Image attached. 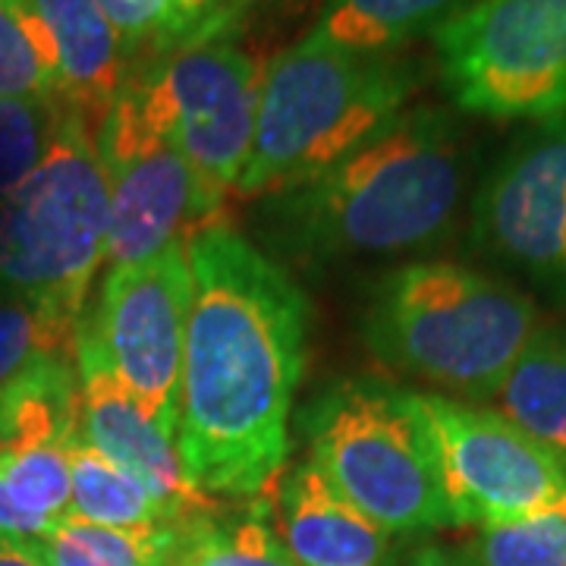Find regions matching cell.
Here are the masks:
<instances>
[{"label": "cell", "instance_id": "obj_1", "mask_svg": "<svg viewBox=\"0 0 566 566\" xmlns=\"http://www.w3.org/2000/svg\"><path fill=\"white\" fill-rule=\"evenodd\" d=\"M186 255L177 450L199 491L255 497L281 475L290 453L286 424L312 308L283 264L230 223L192 237Z\"/></svg>", "mask_w": 566, "mask_h": 566}, {"label": "cell", "instance_id": "obj_31", "mask_svg": "<svg viewBox=\"0 0 566 566\" xmlns=\"http://www.w3.org/2000/svg\"><path fill=\"white\" fill-rule=\"evenodd\" d=\"M249 3H252V0H223V7H221V25H223V29H227L230 22L237 20V17L243 13Z\"/></svg>", "mask_w": 566, "mask_h": 566}, {"label": "cell", "instance_id": "obj_18", "mask_svg": "<svg viewBox=\"0 0 566 566\" xmlns=\"http://www.w3.org/2000/svg\"><path fill=\"white\" fill-rule=\"evenodd\" d=\"M472 0H324L312 39L334 48L390 54L422 35H434Z\"/></svg>", "mask_w": 566, "mask_h": 566}, {"label": "cell", "instance_id": "obj_17", "mask_svg": "<svg viewBox=\"0 0 566 566\" xmlns=\"http://www.w3.org/2000/svg\"><path fill=\"white\" fill-rule=\"evenodd\" d=\"M491 403L566 460V334L538 327Z\"/></svg>", "mask_w": 566, "mask_h": 566}, {"label": "cell", "instance_id": "obj_11", "mask_svg": "<svg viewBox=\"0 0 566 566\" xmlns=\"http://www.w3.org/2000/svg\"><path fill=\"white\" fill-rule=\"evenodd\" d=\"M186 315V245H170L148 262L111 268L92 315H82V327L92 334L120 385L136 397L142 412L170 438H177L180 419Z\"/></svg>", "mask_w": 566, "mask_h": 566}, {"label": "cell", "instance_id": "obj_23", "mask_svg": "<svg viewBox=\"0 0 566 566\" xmlns=\"http://www.w3.org/2000/svg\"><path fill=\"white\" fill-rule=\"evenodd\" d=\"M0 98H57L54 48L17 0H0Z\"/></svg>", "mask_w": 566, "mask_h": 566}, {"label": "cell", "instance_id": "obj_6", "mask_svg": "<svg viewBox=\"0 0 566 566\" xmlns=\"http://www.w3.org/2000/svg\"><path fill=\"white\" fill-rule=\"evenodd\" d=\"M107 259V174L95 129L63 104L41 164L0 202V286L82 322Z\"/></svg>", "mask_w": 566, "mask_h": 566}, {"label": "cell", "instance_id": "obj_10", "mask_svg": "<svg viewBox=\"0 0 566 566\" xmlns=\"http://www.w3.org/2000/svg\"><path fill=\"white\" fill-rule=\"evenodd\" d=\"M457 526H504L566 504V460L497 409L416 394Z\"/></svg>", "mask_w": 566, "mask_h": 566}, {"label": "cell", "instance_id": "obj_27", "mask_svg": "<svg viewBox=\"0 0 566 566\" xmlns=\"http://www.w3.org/2000/svg\"><path fill=\"white\" fill-rule=\"evenodd\" d=\"M104 20L117 32L129 66L139 63V54L151 51V61L180 44V25L170 0H95Z\"/></svg>", "mask_w": 566, "mask_h": 566}, {"label": "cell", "instance_id": "obj_28", "mask_svg": "<svg viewBox=\"0 0 566 566\" xmlns=\"http://www.w3.org/2000/svg\"><path fill=\"white\" fill-rule=\"evenodd\" d=\"M54 523H48V520H39V516H32V513H22L20 506L10 501V494L3 491L0 485V532L3 535H20V538H41V535H48Z\"/></svg>", "mask_w": 566, "mask_h": 566}, {"label": "cell", "instance_id": "obj_12", "mask_svg": "<svg viewBox=\"0 0 566 566\" xmlns=\"http://www.w3.org/2000/svg\"><path fill=\"white\" fill-rule=\"evenodd\" d=\"M472 233L494 259L566 303V117L513 142L475 196Z\"/></svg>", "mask_w": 566, "mask_h": 566}, {"label": "cell", "instance_id": "obj_25", "mask_svg": "<svg viewBox=\"0 0 566 566\" xmlns=\"http://www.w3.org/2000/svg\"><path fill=\"white\" fill-rule=\"evenodd\" d=\"M80 324L25 296L0 300V390L44 356L76 353Z\"/></svg>", "mask_w": 566, "mask_h": 566}, {"label": "cell", "instance_id": "obj_9", "mask_svg": "<svg viewBox=\"0 0 566 566\" xmlns=\"http://www.w3.org/2000/svg\"><path fill=\"white\" fill-rule=\"evenodd\" d=\"M107 174V262L139 264L170 245H189L221 221L218 199L182 151L145 120L120 88L95 126Z\"/></svg>", "mask_w": 566, "mask_h": 566}, {"label": "cell", "instance_id": "obj_19", "mask_svg": "<svg viewBox=\"0 0 566 566\" xmlns=\"http://www.w3.org/2000/svg\"><path fill=\"white\" fill-rule=\"evenodd\" d=\"M177 542L180 523L111 528L66 513L35 547L44 566H170Z\"/></svg>", "mask_w": 566, "mask_h": 566}, {"label": "cell", "instance_id": "obj_22", "mask_svg": "<svg viewBox=\"0 0 566 566\" xmlns=\"http://www.w3.org/2000/svg\"><path fill=\"white\" fill-rule=\"evenodd\" d=\"M465 566H566V504L504 526H482L463 545Z\"/></svg>", "mask_w": 566, "mask_h": 566}, {"label": "cell", "instance_id": "obj_24", "mask_svg": "<svg viewBox=\"0 0 566 566\" xmlns=\"http://www.w3.org/2000/svg\"><path fill=\"white\" fill-rule=\"evenodd\" d=\"M70 447L41 444L0 453V485L22 513L57 523L70 513Z\"/></svg>", "mask_w": 566, "mask_h": 566}, {"label": "cell", "instance_id": "obj_2", "mask_svg": "<svg viewBox=\"0 0 566 566\" xmlns=\"http://www.w3.org/2000/svg\"><path fill=\"white\" fill-rule=\"evenodd\" d=\"M465 145L441 107H406L308 180L264 196V230L286 259L315 264L422 252L453 230Z\"/></svg>", "mask_w": 566, "mask_h": 566}, {"label": "cell", "instance_id": "obj_16", "mask_svg": "<svg viewBox=\"0 0 566 566\" xmlns=\"http://www.w3.org/2000/svg\"><path fill=\"white\" fill-rule=\"evenodd\" d=\"M82 434L76 353L32 363L0 390V453L41 444H73Z\"/></svg>", "mask_w": 566, "mask_h": 566}, {"label": "cell", "instance_id": "obj_21", "mask_svg": "<svg viewBox=\"0 0 566 566\" xmlns=\"http://www.w3.org/2000/svg\"><path fill=\"white\" fill-rule=\"evenodd\" d=\"M170 566H296L271 520L252 510L243 520L202 513L180 523V542Z\"/></svg>", "mask_w": 566, "mask_h": 566}, {"label": "cell", "instance_id": "obj_26", "mask_svg": "<svg viewBox=\"0 0 566 566\" xmlns=\"http://www.w3.org/2000/svg\"><path fill=\"white\" fill-rule=\"evenodd\" d=\"M61 111V98H0V202L41 164Z\"/></svg>", "mask_w": 566, "mask_h": 566}, {"label": "cell", "instance_id": "obj_13", "mask_svg": "<svg viewBox=\"0 0 566 566\" xmlns=\"http://www.w3.org/2000/svg\"><path fill=\"white\" fill-rule=\"evenodd\" d=\"M76 371L82 394V438L107 460L129 469L158 497L170 523L214 513L218 497L205 494L189 482L177 438L164 434L142 412L136 397L120 385V378L114 375V368L107 365L104 353L82 322L76 331Z\"/></svg>", "mask_w": 566, "mask_h": 566}, {"label": "cell", "instance_id": "obj_4", "mask_svg": "<svg viewBox=\"0 0 566 566\" xmlns=\"http://www.w3.org/2000/svg\"><path fill=\"white\" fill-rule=\"evenodd\" d=\"M422 85V63L334 48L305 35L268 63L255 133L237 196L255 199L296 186L397 120Z\"/></svg>", "mask_w": 566, "mask_h": 566}, {"label": "cell", "instance_id": "obj_14", "mask_svg": "<svg viewBox=\"0 0 566 566\" xmlns=\"http://www.w3.org/2000/svg\"><path fill=\"white\" fill-rule=\"evenodd\" d=\"M262 494L271 504V526L296 566L390 564V532L349 504L312 460L281 469Z\"/></svg>", "mask_w": 566, "mask_h": 566}, {"label": "cell", "instance_id": "obj_3", "mask_svg": "<svg viewBox=\"0 0 566 566\" xmlns=\"http://www.w3.org/2000/svg\"><path fill=\"white\" fill-rule=\"evenodd\" d=\"M538 331L526 293L457 262H412L375 283L363 337L375 359L485 406Z\"/></svg>", "mask_w": 566, "mask_h": 566}, {"label": "cell", "instance_id": "obj_8", "mask_svg": "<svg viewBox=\"0 0 566 566\" xmlns=\"http://www.w3.org/2000/svg\"><path fill=\"white\" fill-rule=\"evenodd\" d=\"M123 88L218 199L237 189L262 88L259 63L245 51L218 39L182 44L133 66Z\"/></svg>", "mask_w": 566, "mask_h": 566}, {"label": "cell", "instance_id": "obj_29", "mask_svg": "<svg viewBox=\"0 0 566 566\" xmlns=\"http://www.w3.org/2000/svg\"><path fill=\"white\" fill-rule=\"evenodd\" d=\"M0 566H44L35 538H20V535L0 532Z\"/></svg>", "mask_w": 566, "mask_h": 566}, {"label": "cell", "instance_id": "obj_20", "mask_svg": "<svg viewBox=\"0 0 566 566\" xmlns=\"http://www.w3.org/2000/svg\"><path fill=\"white\" fill-rule=\"evenodd\" d=\"M70 513L111 528H148L170 523L158 497L139 479L114 460H107L85 438L70 447Z\"/></svg>", "mask_w": 566, "mask_h": 566}, {"label": "cell", "instance_id": "obj_15", "mask_svg": "<svg viewBox=\"0 0 566 566\" xmlns=\"http://www.w3.org/2000/svg\"><path fill=\"white\" fill-rule=\"evenodd\" d=\"M54 48L57 98L92 129L129 76V61L95 0H17Z\"/></svg>", "mask_w": 566, "mask_h": 566}, {"label": "cell", "instance_id": "obj_7", "mask_svg": "<svg viewBox=\"0 0 566 566\" xmlns=\"http://www.w3.org/2000/svg\"><path fill=\"white\" fill-rule=\"evenodd\" d=\"M453 104L491 120L566 114V0H472L431 35Z\"/></svg>", "mask_w": 566, "mask_h": 566}, {"label": "cell", "instance_id": "obj_5", "mask_svg": "<svg viewBox=\"0 0 566 566\" xmlns=\"http://www.w3.org/2000/svg\"><path fill=\"white\" fill-rule=\"evenodd\" d=\"M312 463L390 535L453 528L438 447L412 390L353 375L303 412Z\"/></svg>", "mask_w": 566, "mask_h": 566}, {"label": "cell", "instance_id": "obj_30", "mask_svg": "<svg viewBox=\"0 0 566 566\" xmlns=\"http://www.w3.org/2000/svg\"><path fill=\"white\" fill-rule=\"evenodd\" d=\"M387 566H465L460 560L457 551H447V547H422V551H412L403 560H390Z\"/></svg>", "mask_w": 566, "mask_h": 566}]
</instances>
